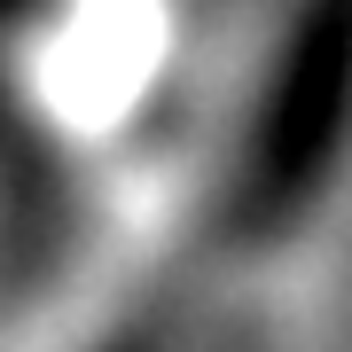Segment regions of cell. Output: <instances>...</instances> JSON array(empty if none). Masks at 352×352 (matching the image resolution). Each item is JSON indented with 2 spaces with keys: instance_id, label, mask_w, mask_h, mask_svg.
<instances>
[{
  "instance_id": "cell-1",
  "label": "cell",
  "mask_w": 352,
  "mask_h": 352,
  "mask_svg": "<svg viewBox=\"0 0 352 352\" xmlns=\"http://www.w3.org/2000/svg\"><path fill=\"white\" fill-rule=\"evenodd\" d=\"M118 352H133V344H118Z\"/></svg>"
}]
</instances>
